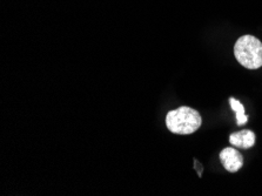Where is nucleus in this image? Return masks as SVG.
Listing matches in <instances>:
<instances>
[{"label":"nucleus","instance_id":"f257e3e1","mask_svg":"<svg viewBox=\"0 0 262 196\" xmlns=\"http://www.w3.org/2000/svg\"><path fill=\"white\" fill-rule=\"evenodd\" d=\"M199 112L189 107H180L169 112L166 117V126L172 133L187 135L198 130L201 126Z\"/></svg>","mask_w":262,"mask_h":196},{"label":"nucleus","instance_id":"f03ea898","mask_svg":"<svg viewBox=\"0 0 262 196\" xmlns=\"http://www.w3.org/2000/svg\"><path fill=\"white\" fill-rule=\"evenodd\" d=\"M237 62L248 70H257L262 66V42L253 35H242L234 46Z\"/></svg>","mask_w":262,"mask_h":196},{"label":"nucleus","instance_id":"7ed1b4c3","mask_svg":"<svg viewBox=\"0 0 262 196\" xmlns=\"http://www.w3.org/2000/svg\"><path fill=\"white\" fill-rule=\"evenodd\" d=\"M220 160L221 163L225 167V169L231 171V173H236L237 170L241 169L242 165H244L242 155L232 147L225 148V149L221 151Z\"/></svg>","mask_w":262,"mask_h":196},{"label":"nucleus","instance_id":"20e7f679","mask_svg":"<svg viewBox=\"0 0 262 196\" xmlns=\"http://www.w3.org/2000/svg\"><path fill=\"white\" fill-rule=\"evenodd\" d=\"M229 142L234 147H240V148H251L255 143V134L252 130L245 129L237 133H234L229 138Z\"/></svg>","mask_w":262,"mask_h":196},{"label":"nucleus","instance_id":"39448f33","mask_svg":"<svg viewBox=\"0 0 262 196\" xmlns=\"http://www.w3.org/2000/svg\"><path fill=\"white\" fill-rule=\"evenodd\" d=\"M229 103H231L232 110L236 113V123L239 126L245 125L246 122L248 121V117L245 114V108L242 106V103H240L237 100L231 98L229 99Z\"/></svg>","mask_w":262,"mask_h":196}]
</instances>
